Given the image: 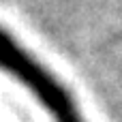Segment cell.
<instances>
[{
    "label": "cell",
    "mask_w": 122,
    "mask_h": 122,
    "mask_svg": "<svg viewBox=\"0 0 122 122\" xmlns=\"http://www.w3.org/2000/svg\"><path fill=\"white\" fill-rule=\"evenodd\" d=\"M0 71L28 88L54 122H84L66 88L4 30H0Z\"/></svg>",
    "instance_id": "6da1fadb"
}]
</instances>
